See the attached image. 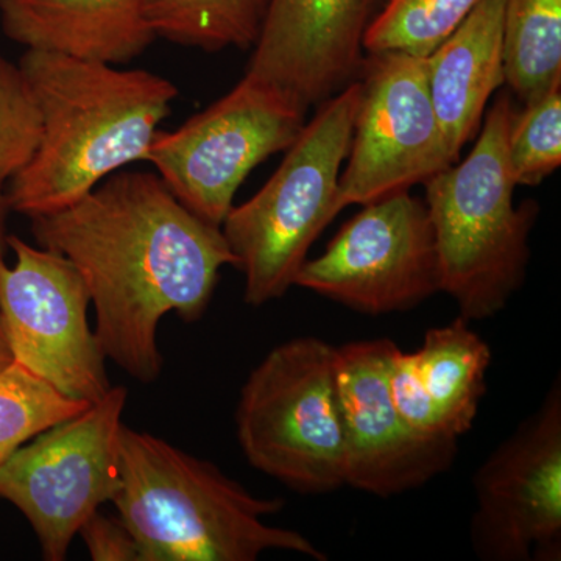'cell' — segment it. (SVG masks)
Returning a JSON list of instances; mask_svg holds the SVG:
<instances>
[{"instance_id":"26","label":"cell","mask_w":561,"mask_h":561,"mask_svg":"<svg viewBox=\"0 0 561 561\" xmlns=\"http://www.w3.org/2000/svg\"><path fill=\"white\" fill-rule=\"evenodd\" d=\"M11 364H13V354H11L5 328H3L2 319H0V371L9 368Z\"/></svg>"},{"instance_id":"20","label":"cell","mask_w":561,"mask_h":561,"mask_svg":"<svg viewBox=\"0 0 561 561\" xmlns=\"http://www.w3.org/2000/svg\"><path fill=\"white\" fill-rule=\"evenodd\" d=\"M481 0H383L365 33V54L404 51L426 58Z\"/></svg>"},{"instance_id":"27","label":"cell","mask_w":561,"mask_h":561,"mask_svg":"<svg viewBox=\"0 0 561 561\" xmlns=\"http://www.w3.org/2000/svg\"><path fill=\"white\" fill-rule=\"evenodd\" d=\"M2 2H3V0H0V3H2Z\"/></svg>"},{"instance_id":"18","label":"cell","mask_w":561,"mask_h":561,"mask_svg":"<svg viewBox=\"0 0 561 561\" xmlns=\"http://www.w3.org/2000/svg\"><path fill=\"white\" fill-rule=\"evenodd\" d=\"M502 60L523 105L561 87V0H504Z\"/></svg>"},{"instance_id":"7","label":"cell","mask_w":561,"mask_h":561,"mask_svg":"<svg viewBox=\"0 0 561 561\" xmlns=\"http://www.w3.org/2000/svg\"><path fill=\"white\" fill-rule=\"evenodd\" d=\"M308 110L290 92L245 73L176 130H158L146 162L191 213L220 228L243 181L289 149L308 122Z\"/></svg>"},{"instance_id":"14","label":"cell","mask_w":561,"mask_h":561,"mask_svg":"<svg viewBox=\"0 0 561 561\" xmlns=\"http://www.w3.org/2000/svg\"><path fill=\"white\" fill-rule=\"evenodd\" d=\"M383 0H268L245 73L320 105L359 79Z\"/></svg>"},{"instance_id":"6","label":"cell","mask_w":561,"mask_h":561,"mask_svg":"<svg viewBox=\"0 0 561 561\" xmlns=\"http://www.w3.org/2000/svg\"><path fill=\"white\" fill-rule=\"evenodd\" d=\"M335 350L319 337L276 345L251 370L236 409V435L251 467L301 494L345 485Z\"/></svg>"},{"instance_id":"1","label":"cell","mask_w":561,"mask_h":561,"mask_svg":"<svg viewBox=\"0 0 561 561\" xmlns=\"http://www.w3.org/2000/svg\"><path fill=\"white\" fill-rule=\"evenodd\" d=\"M43 249L72 262L95 309L106 359L140 383L158 381V328L208 311L221 268L236 267L221 228L191 213L158 173L119 171L80 201L32 217Z\"/></svg>"},{"instance_id":"9","label":"cell","mask_w":561,"mask_h":561,"mask_svg":"<svg viewBox=\"0 0 561 561\" xmlns=\"http://www.w3.org/2000/svg\"><path fill=\"white\" fill-rule=\"evenodd\" d=\"M16 261H0V319L13 362L62 397L94 404L113 386L88 321L91 295L72 262L9 236Z\"/></svg>"},{"instance_id":"25","label":"cell","mask_w":561,"mask_h":561,"mask_svg":"<svg viewBox=\"0 0 561 561\" xmlns=\"http://www.w3.org/2000/svg\"><path fill=\"white\" fill-rule=\"evenodd\" d=\"M11 213L9 201H7L5 187L0 186V261L5 260V250L9 247V234H7V221Z\"/></svg>"},{"instance_id":"4","label":"cell","mask_w":561,"mask_h":561,"mask_svg":"<svg viewBox=\"0 0 561 561\" xmlns=\"http://www.w3.org/2000/svg\"><path fill=\"white\" fill-rule=\"evenodd\" d=\"M516 106L501 92L470 154L424 183L443 294L468 321L493 319L526 280L535 201L513 203L508 136Z\"/></svg>"},{"instance_id":"24","label":"cell","mask_w":561,"mask_h":561,"mask_svg":"<svg viewBox=\"0 0 561 561\" xmlns=\"http://www.w3.org/2000/svg\"><path fill=\"white\" fill-rule=\"evenodd\" d=\"M79 535L94 561H144L138 541L119 516L111 518L101 511L88 519Z\"/></svg>"},{"instance_id":"16","label":"cell","mask_w":561,"mask_h":561,"mask_svg":"<svg viewBox=\"0 0 561 561\" xmlns=\"http://www.w3.org/2000/svg\"><path fill=\"white\" fill-rule=\"evenodd\" d=\"M502 5L504 0H481L426 57L431 101L453 162L479 135L486 103L504 84Z\"/></svg>"},{"instance_id":"22","label":"cell","mask_w":561,"mask_h":561,"mask_svg":"<svg viewBox=\"0 0 561 561\" xmlns=\"http://www.w3.org/2000/svg\"><path fill=\"white\" fill-rule=\"evenodd\" d=\"M516 186H538L561 164V87L516 110L508 136Z\"/></svg>"},{"instance_id":"3","label":"cell","mask_w":561,"mask_h":561,"mask_svg":"<svg viewBox=\"0 0 561 561\" xmlns=\"http://www.w3.org/2000/svg\"><path fill=\"white\" fill-rule=\"evenodd\" d=\"M121 485L113 497L144 561H256L289 551L327 561L305 535L271 526L280 497H260L208 460L149 432L122 426Z\"/></svg>"},{"instance_id":"5","label":"cell","mask_w":561,"mask_h":561,"mask_svg":"<svg viewBox=\"0 0 561 561\" xmlns=\"http://www.w3.org/2000/svg\"><path fill=\"white\" fill-rule=\"evenodd\" d=\"M359 99L356 80L321 102L271 180L250 201L232 206L221 224L251 308L278 300L295 286L312 243L341 214L339 180Z\"/></svg>"},{"instance_id":"15","label":"cell","mask_w":561,"mask_h":561,"mask_svg":"<svg viewBox=\"0 0 561 561\" xmlns=\"http://www.w3.org/2000/svg\"><path fill=\"white\" fill-rule=\"evenodd\" d=\"M0 24L25 50L127 65L157 41L142 0H3Z\"/></svg>"},{"instance_id":"11","label":"cell","mask_w":561,"mask_h":561,"mask_svg":"<svg viewBox=\"0 0 561 561\" xmlns=\"http://www.w3.org/2000/svg\"><path fill=\"white\" fill-rule=\"evenodd\" d=\"M360 99L337 206L367 205L411 191L456 164L432 105L426 58L404 51L365 54Z\"/></svg>"},{"instance_id":"21","label":"cell","mask_w":561,"mask_h":561,"mask_svg":"<svg viewBox=\"0 0 561 561\" xmlns=\"http://www.w3.org/2000/svg\"><path fill=\"white\" fill-rule=\"evenodd\" d=\"M87 408L13 362L0 371V465L39 432Z\"/></svg>"},{"instance_id":"10","label":"cell","mask_w":561,"mask_h":561,"mask_svg":"<svg viewBox=\"0 0 561 561\" xmlns=\"http://www.w3.org/2000/svg\"><path fill=\"white\" fill-rule=\"evenodd\" d=\"M295 286L367 316L404 312L442 291L434 228L424 198L409 191L351 217Z\"/></svg>"},{"instance_id":"12","label":"cell","mask_w":561,"mask_h":561,"mask_svg":"<svg viewBox=\"0 0 561 561\" xmlns=\"http://www.w3.org/2000/svg\"><path fill=\"white\" fill-rule=\"evenodd\" d=\"M470 540L485 561L561 559V382L476 471Z\"/></svg>"},{"instance_id":"13","label":"cell","mask_w":561,"mask_h":561,"mask_svg":"<svg viewBox=\"0 0 561 561\" xmlns=\"http://www.w3.org/2000/svg\"><path fill=\"white\" fill-rule=\"evenodd\" d=\"M397 348L390 339H376L335 350L345 485L378 497L426 485L453 467L459 451V442L421 437L401 419L389 387Z\"/></svg>"},{"instance_id":"19","label":"cell","mask_w":561,"mask_h":561,"mask_svg":"<svg viewBox=\"0 0 561 561\" xmlns=\"http://www.w3.org/2000/svg\"><path fill=\"white\" fill-rule=\"evenodd\" d=\"M157 38L214 54L253 49L268 0H142Z\"/></svg>"},{"instance_id":"2","label":"cell","mask_w":561,"mask_h":561,"mask_svg":"<svg viewBox=\"0 0 561 561\" xmlns=\"http://www.w3.org/2000/svg\"><path fill=\"white\" fill-rule=\"evenodd\" d=\"M20 66L43 121L38 149L5 187L10 209L43 216L72 205L131 162H146L180 91L144 69L43 50Z\"/></svg>"},{"instance_id":"8","label":"cell","mask_w":561,"mask_h":561,"mask_svg":"<svg viewBox=\"0 0 561 561\" xmlns=\"http://www.w3.org/2000/svg\"><path fill=\"white\" fill-rule=\"evenodd\" d=\"M125 387L47 427L0 465V497L31 523L46 561H65L83 524L121 485Z\"/></svg>"},{"instance_id":"23","label":"cell","mask_w":561,"mask_h":561,"mask_svg":"<svg viewBox=\"0 0 561 561\" xmlns=\"http://www.w3.org/2000/svg\"><path fill=\"white\" fill-rule=\"evenodd\" d=\"M41 133L38 103L20 62L0 57V186L32 160Z\"/></svg>"},{"instance_id":"17","label":"cell","mask_w":561,"mask_h":561,"mask_svg":"<svg viewBox=\"0 0 561 561\" xmlns=\"http://www.w3.org/2000/svg\"><path fill=\"white\" fill-rule=\"evenodd\" d=\"M416 383L443 434L453 440L471 431L486 390L491 350L470 321L459 316L426 331L411 353Z\"/></svg>"}]
</instances>
